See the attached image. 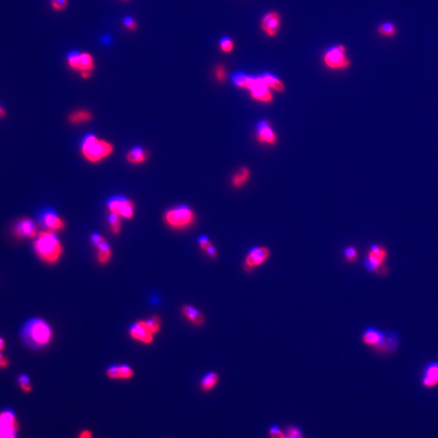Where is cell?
I'll use <instances>...</instances> for the list:
<instances>
[{"label": "cell", "mask_w": 438, "mask_h": 438, "mask_svg": "<svg viewBox=\"0 0 438 438\" xmlns=\"http://www.w3.org/2000/svg\"><path fill=\"white\" fill-rule=\"evenodd\" d=\"M400 347V337L393 330H386L384 339L374 351L378 355H392L397 352Z\"/></svg>", "instance_id": "11"}, {"label": "cell", "mask_w": 438, "mask_h": 438, "mask_svg": "<svg viewBox=\"0 0 438 438\" xmlns=\"http://www.w3.org/2000/svg\"><path fill=\"white\" fill-rule=\"evenodd\" d=\"M146 158V151L140 147H136V148L131 149L127 154V160L132 164L143 163L145 162Z\"/></svg>", "instance_id": "24"}, {"label": "cell", "mask_w": 438, "mask_h": 438, "mask_svg": "<svg viewBox=\"0 0 438 438\" xmlns=\"http://www.w3.org/2000/svg\"><path fill=\"white\" fill-rule=\"evenodd\" d=\"M198 244L200 249L203 252H206L213 244L206 235H201V237H199Z\"/></svg>", "instance_id": "40"}, {"label": "cell", "mask_w": 438, "mask_h": 438, "mask_svg": "<svg viewBox=\"0 0 438 438\" xmlns=\"http://www.w3.org/2000/svg\"><path fill=\"white\" fill-rule=\"evenodd\" d=\"M14 234L21 239L36 237L38 235L36 223L32 219L27 218L21 219L16 222L14 227Z\"/></svg>", "instance_id": "17"}, {"label": "cell", "mask_w": 438, "mask_h": 438, "mask_svg": "<svg viewBox=\"0 0 438 438\" xmlns=\"http://www.w3.org/2000/svg\"><path fill=\"white\" fill-rule=\"evenodd\" d=\"M386 330L377 327L369 326L364 329L361 333V342L366 347L374 350L381 344L384 339Z\"/></svg>", "instance_id": "13"}, {"label": "cell", "mask_w": 438, "mask_h": 438, "mask_svg": "<svg viewBox=\"0 0 438 438\" xmlns=\"http://www.w3.org/2000/svg\"><path fill=\"white\" fill-rule=\"evenodd\" d=\"M78 438H93V433L88 429H84L80 433Z\"/></svg>", "instance_id": "44"}, {"label": "cell", "mask_w": 438, "mask_h": 438, "mask_svg": "<svg viewBox=\"0 0 438 438\" xmlns=\"http://www.w3.org/2000/svg\"><path fill=\"white\" fill-rule=\"evenodd\" d=\"M425 389L432 390L438 387V361H432L425 366L420 379Z\"/></svg>", "instance_id": "15"}, {"label": "cell", "mask_w": 438, "mask_h": 438, "mask_svg": "<svg viewBox=\"0 0 438 438\" xmlns=\"http://www.w3.org/2000/svg\"><path fill=\"white\" fill-rule=\"evenodd\" d=\"M68 65L73 70L81 72L84 79H88L90 77L94 68V63L92 55L88 53H79L72 51L68 55Z\"/></svg>", "instance_id": "6"}, {"label": "cell", "mask_w": 438, "mask_h": 438, "mask_svg": "<svg viewBox=\"0 0 438 438\" xmlns=\"http://www.w3.org/2000/svg\"><path fill=\"white\" fill-rule=\"evenodd\" d=\"M284 431L286 434V438H305L302 429L297 426H295V425L287 426Z\"/></svg>", "instance_id": "31"}, {"label": "cell", "mask_w": 438, "mask_h": 438, "mask_svg": "<svg viewBox=\"0 0 438 438\" xmlns=\"http://www.w3.org/2000/svg\"><path fill=\"white\" fill-rule=\"evenodd\" d=\"M247 76L243 73H236L232 76V82L235 86L240 88H244Z\"/></svg>", "instance_id": "36"}, {"label": "cell", "mask_w": 438, "mask_h": 438, "mask_svg": "<svg viewBox=\"0 0 438 438\" xmlns=\"http://www.w3.org/2000/svg\"><path fill=\"white\" fill-rule=\"evenodd\" d=\"M5 345H6V344H5L4 339H2V338L0 337V351L4 350Z\"/></svg>", "instance_id": "46"}, {"label": "cell", "mask_w": 438, "mask_h": 438, "mask_svg": "<svg viewBox=\"0 0 438 438\" xmlns=\"http://www.w3.org/2000/svg\"><path fill=\"white\" fill-rule=\"evenodd\" d=\"M388 259V251L386 247L373 244L368 249L364 260V267L368 273H379Z\"/></svg>", "instance_id": "4"}, {"label": "cell", "mask_w": 438, "mask_h": 438, "mask_svg": "<svg viewBox=\"0 0 438 438\" xmlns=\"http://www.w3.org/2000/svg\"><path fill=\"white\" fill-rule=\"evenodd\" d=\"M181 312L188 321L196 326H202L206 323V316H204V314L200 310L192 305H183L181 308Z\"/></svg>", "instance_id": "18"}, {"label": "cell", "mask_w": 438, "mask_h": 438, "mask_svg": "<svg viewBox=\"0 0 438 438\" xmlns=\"http://www.w3.org/2000/svg\"><path fill=\"white\" fill-rule=\"evenodd\" d=\"M280 25V15L278 11H269L262 18V30L269 37H275L279 31Z\"/></svg>", "instance_id": "16"}, {"label": "cell", "mask_w": 438, "mask_h": 438, "mask_svg": "<svg viewBox=\"0 0 438 438\" xmlns=\"http://www.w3.org/2000/svg\"><path fill=\"white\" fill-rule=\"evenodd\" d=\"M269 438H286L284 430L278 425H272L268 429Z\"/></svg>", "instance_id": "33"}, {"label": "cell", "mask_w": 438, "mask_h": 438, "mask_svg": "<svg viewBox=\"0 0 438 438\" xmlns=\"http://www.w3.org/2000/svg\"><path fill=\"white\" fill-rule=\"evenodd\" d=\"M9 364V362H8V359L4 356V355H2L1 351H0V368H5V367H7Z\"/></svg>", "instance_id": "45"}, {"label": "cell", "mask_w": 438, "mask_h": 438, "mask_svg": "<svg viewBox=\"0 0 438 438\" xmlns=\"http://www.w3.org/2000/svg\"><path fill=\"white\" fill-rule=\"evenodd\" d=\"M19 423L16 414L11 409L0 411V438H17Z\"/></svg>", "instance_id": "9"}, {"label": "cell", "mask_w": 438, "mask_h": 438, "mask_svg": "<svg viewBox=\"0 0 438 438\" xmlns=\"http://www.w3.org/2000/svg\"><path fill=\"white\" fill-rule=\"evenodd\" d=\"M17 381H18L20 387H21V390L24 392H25V393L31 392L33 387H32L31 381H30L29 376L25 375V374H21V375L19 376Z\"/></svg>", "instance_id": "32"}, {"label": "cell", "mask_w": 438, "mask_h": 438, "mask_svg": "<svg viewBox=\"0 0 438 438\" xmlns=\"http://www.w3.org/2000/svg\"><path fill=\"white\" fill-rule=\"evenodd\" d=\"M21 338L25 344L34 349H42L52 339V329L41 318H32L23 325Z\"/></svg>", "instance_id": "1"}, {"label": "cell", "mask_w": 438, "mask_h": 438, "mask_svg": "<svg viewBox=\"0 0 438 438\" xmlns=\"http://www.w3.org/2000/svg\"><path fill=\"white\" fill-rule=\"evenodd\" d=\"M96 248L97 249V262H99L100 264H107L111 260V256H112L111 247L109 245L108 243L106 241V240H104L102 243H100Z\"/></svg>", "instance_id": "22"}, {"label": "cell", "mask_w": 438, "mask_h": 438, "mask_svg": "<svg viewBox=\"0 0 438 438\" xmlns=\"http://www.w3.org/2000/svg\"><path fill=\"white\" fill-rule=\"evenodd\" d=\"M43 226L51 230H60L64 228V221L55 213L47 211L42 217Z\"/></svg>", "instance_id": "19"}, {"label": "cell", "mask_w": 438, "mask_h": 438, "mask_svg": "<svg viewBox=\"0 0 438 438\" xmlns=\"http://www.w3.org/2000/svg\"><path fill=\"white\" fill-rule=\"evenodd\" d=\"M262 80L269 88H273L278 92H283L285 89L284 84L278 79V77L271 74V73H265L261 76Z\"/></svg>", "instance_id": "23"}, {"label": "cell", "mask_w": 438, "mask_h": 438, "mask_svg": "<svg viewBox=\"0 0 438 438\" xmlns=\"http://www.w3.org/2000/svg\"><path fill=\"white\" fill-rule=\"evenodd\" d=\"M124 24H125V27L130 31H134L137 28V24L136 21H134V19L131 18L129 16L125 19Z\"/></svg>", "instance_id": "41"}, {"label": "cell", "mask_w": 438, "mask_h": 438, "mask_svg": "<svg viewBox=\"0 0 438 438\" xmlns=\"http://www.w3.org/2000/svg\"><path fill=\"white\" fill-rule=\"evenodd\" d=\"M219 381H220V376L219 373L216 372H210L201 378L200 388L204 392H210L218 386Z\"/></svg>", "instance_id": "21"}, {"label": "cell", "mask_w": 438, "mask_h": 438, "mask_svg": "<svg viewBox=\"0 0 438 438\" xmlns=\"http://www.w3.org/2000/svg\"><path fill=\"white\" fill-rule=\"evenodd\" d=\"M219 46L221 51L224 53H230L234 49V43L232 40L228 37H224L219 43Z\"/></svg>", "instance_id": "35"}, {"label": "cell", "mask_w": 438, "mask_h": 438, "mask_svg": "<svg viewBox=\"0 0 438 438\" xmlns=\"http://www.w3.org/2000/svg\"><path fill=\"white\" fill-rule=\"evenodd\" d=\"M106 376L112 380L120 379V365L115 364L109 367L106 370Z\"/></svg>", "instance_id": "37"}, {"label": "cell", "mask_w": 438, "mask_h": 438, "mask_svg": "<svg viewBox=\"0 0 438 438\" xmlns=\"http://www.w3.org/2000/svg\"><path fill=\"white\" fill-rule=\"evenodd\" d=\"M344 258L349 264H353L355 263L358 260V252L355 247L349 246L344 249Z\"/></svg>", "instance_id": "30"}, {"label": "cell", "mask_w": 438, "mask_h": 438, "mask_svg": "<svg viewBox=\"0 0 438 438\" xmlns=\"http://www.w3.org/2000/svg\"><path fill=\"white\" fill-rule=\"evenodd\" d=\"M258 140L261 142L273 145L276 141V136L270 125L267 121H262L258 126Z\"/></svg>", "instance_id": "20"}, {"label": "cell", "mask_w": 438, "mask_h": 438, "mask_svg": "<svg viewBox=\"0 0 438 438\" xmlns=\"http://www.w3.org/2000/svg\"><path fill=\"white\" fill-rule=\"evenodd\" d=\"M377 33L382 36L392 38L397 33V29L392 22H385L377 27Z\"/></svg>", "instance_id": "27"}, {"label": "cell", "mask_w": 438, "mask_h": 438, "mask_svg": "<svg viewBox=\"0 0 438 438\" xmlns=\"http://www.w3.org/2000/svg\"><path fill=\"white\" fill-rule=\"evenodd\" d=\"M110 212L125 219H131L134 215V204L124 197H114L108 202Z\"/></svg>", "instance_id": "12"}, {"label": "cell", "mask_w": 438, "mask_h": 438, "mask_svg": "<svg viewBox=\"0 0 438 438\" xmlns=\"http://www.w3.org/2000/svg\"><path fill=\"white\" fill-rule=\"evenodd\" d=\"M144 321V323L146 325L147 328L151 331L153 334H155L160 330L161 329V319L159 316H153L150 318L147 319Z\"/></svg>", "instance_id": "28"}, {"label": "cell", "mask_w": 438, "mask_h": 438, "mask_svg": "<svg viewBox=\"0 0 438 438\" xmlns=\"http://www.w3.org/2000/svg\"><path fill=\"white\" fill-rule=\"evenodd\" d=\"M134 377V371L128 364L120 365V379L129 380Z\"/></svg>", "instance_id": "34"}, {"label": "cell", "mask_w": 438, "mask_h": 438, "mask_svg": "<svg viewBox=\"0 0 438 438\" xmlns=\"http://www.w3.org/2000/svg\"><path fill=\"white\" fill-rule=\"evenodd\" d=\"M5 115H6V112H5L4 109L0 106V118L5 117Z\"/></svg>", "instance_id": "47"}, {"label": "cell", "mask_w": 438, "mask_h": 438, "mask_svg": "<svg viewBox=\"0 0 438 438\" xmlns=\"http://www.w3.org/2000/svg\"><path fill=\"white\" fill-rule=\"evenodd\" d=\"M206 255L208 256L210 259H216L219 256V252H218L216 247L212 244L211 246L206 251Z\"/></svg>", "instance_id": "42"}, {"label": "cell", "mask_w": 438, "mask_h": 438, "mask_svg": "<svg viewBox=\"0 0 438 438\" xmlns=\"http://www.w3.org/2000/svg\"><path fill=\"white\" fill-rule=\"evenodd\" d=\"M344 45H335L330 47L324 54V63L328 68L332 69H344L350 66V61L346 54Z\"/></svg>", "instance_id": "8"}, {"label": "cell", "mask_w": 438, "mask_h": 438, "mask_svg": "<svg viewBox=\"0 0 438 438\" xmlns=\"http://www.w3.org/2000/svg\"><path fill=\"white\" fill-rule=\"evenodd\" d=\"M92 119L90 112L86 110H79L74 111L69 115V121L73 125H78L80 123L88 122Z\"/></svg>", "instance_id": "25"}, {"label": "cell", "mask_w": 438, "mask_h": 438, "mask_svg": "<svg viewBox=\"0 0 438 438\" xmlns=\"http://www.w3.org/2000/svg\"><path fill=\"white\" fill-rule=\"evenodd\" d=\"M114 150L113 145L97 136L88 135L84 139L82 151L84 157L91 163H97L110 156Z\"/></svg>", "instance_id": "3"}, {"label": "cell", "mask_w": 438, "mask_h": 438, "mask_svg": "<svg viewBox=\"0 0 438 438\" xmlns=\"http://www.w3.org/2000/svg\"><path fill=\"white\" fill-rule=\"evenodd\" d=\"M215 77L219 82H225L226 79V70L225 67L221 64H219L215 68Z\"/></svg>", "instance_id": "38"}, {"label": "cell", "mask_w": 438, "mask_h": 438, "mask_svg": "<svg viewBox=\"0 0 438 438\" xmlns=\"http://www.w3.org/2000/svg\"><path fill=\"white\" fill-rule=\"evenodd\" d=\"M109 223L111 226V230L115 235L120 234L121 230V220H120V216L115 215L113 213H111L109 215Z\"/></svg>", "instance_id": "29"}, {"label": "cell", "mask_w": 438, "mask_h": 438, "mask_svg": "<svg viewBox=\"0 0 438 438\" xmlns=\"http://www.w3.org/2000/svg\"><path fill=\"white\" fill-rule=\"evenodd\" d=\"M166 222L174 228H184L194 221V213L188 206H179L167 211Z\"/></svg>", "instance_id": "5"}, {"label": "cell", "mask_w": 438, "mask_h": 438, "mask_svg": "<svg viewBox=\"0 0 438 438\" xmlns=\"http://www.w3.org/2000/svg\"><path fill=\"white\" fill-rule=\"evenodd\" d=\"M104 240V238L102 237V235H100L99 234H97V233H93V235H91V241L96 247Z\"/></svg>", "instance_id": "43"}, {"label": "cell", "mask_w": 438, "mask_h": 438, "mask_svg": "<svg viewBox=\"0 0 438 438\" xmlns=\"http://www.w3.org/2000/svg\"><path fill=\"white\" fill-rule=\"evenodd\" d=\"M244 88L250 90V94L253 98L260 102H270L273 100V95L262 77L247 76Z\"/></svg>", "instance_id": "7"}, {"label": "cell", "mask_w": 438, "mask_h": 438, "mask_svg": "<svg viewBox=\"0 0 438 438\" xmlns=\"http://www.w3.org/2000/svg\"><path fill=\"white\" fill-rule=\"evenodd\" d=\"M270 258V250L265 246L253 247L245 256L244 260V268L247 272L254 269L264 264Z\"/></svg>", "instance_id": "10"}, {"label": "cell", "mask_w": 438, "mask_h": 438, "mask_svg": "<svg viewBox=\"0 0 438 438\" xmlns=\"http://www.w3.org/2000/svg\"><path fill=\"white\" fill-rule=\"evenodd\" d=\"M129 334L131 339L144 344H150L154 342V334L147 328L143 320L136 321L131 325Z\"/></svg>", "instance_id": "14"}, {"label": "cell", "mask_w": 438, "mask_h": 438, "mask_svg": "<svg viewBox=\"0 0 438 438\" xmlns=\"http://www.w3.org/2000/svg\"><path fill=\"white\" fill-rule=\"evenodd\" d=\"M50 5L53 9L56 11H63L68 7V0H50Z\"/></svg>", "instance_id": "39"}, {"label": "cell", "mask_w": 438, "mask_h": 438, "mask_svg": "<svg viewBox=\"0 0 438 438\" xmlns=\"http://www.w3.org/2000/svg\"><path fill=\"white\" fill-rule=\"evenodd\" d=\"M250 176V171L247 167H243L237 174L235 175V176L232 178V184L235 186V188L241 187L243 184L246 183L248 179Z\"/></svg>", "instance_id": "26"}, {"label": "cell", "mask_w": 438, "mask_h": 438, "mask_svg": "<svg viewBox=\"0 0 438 438\" xmlns=\"http://www.w3.org/2000/svg\"><path fill=\"white\" fill-rule=\"evenodd\" d=\"M34 247L38 257L47 264L56 263L63 253L61 243L50 230L39 233L34 241Z\"/></svg>", "instance_id": "2"}, {"label": "cell", "mask_w": 438, "mask_h": 438, "mask_svg": "<svg viewBox=\"0 0 438 438\" xmlns=\"http://www.w3.org/2000/svg\"><path fill=\"white\" fill-rule=\"evenodd\" d=\"M125 1H127V0H125Z\"/></svg>", "instance_id": "48"}]
</instances>
